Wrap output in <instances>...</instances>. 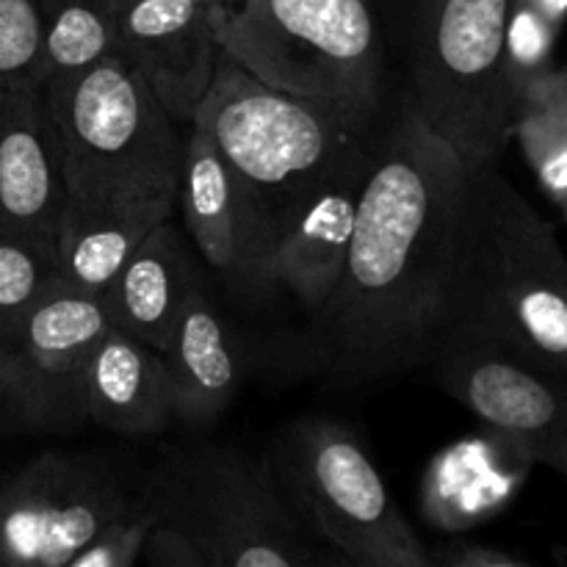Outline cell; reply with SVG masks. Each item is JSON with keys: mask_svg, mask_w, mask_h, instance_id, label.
<instances>
[{"mask_svg": "<svg viewBox=\"0 0 567 567\" xmlns=\"http://www.w3.org/2000/svg\"><path fill=\"white\" fill-rule=\"evenodd\" d=\"M460 194L463 158L404 100L377 136L341 277L313 310L310 343L327 374L369 382L430 363Z\"/></svg>", "mask_w": 567, "mask_h": 567, "instance_id": "cell-1", "label": "cell"}, {"mask_svg": "<svg viewBox=\"0 0 567 567\" xmlns=\"http://www.w3.org/2000/svg\"><path fill=\"white\" fill-rule=\"evenodd\" d=\"M446 338L496 343L567 371V255L498 161H463L443 297Z\"/></svg>", "mask_w": 567, "mask_h": 567, "instance_id": "cell-2", "label": "cell"}, {"mask_svg": "<svg viewBox=\"0 0 567 567\" xmlns=\"http://www.w3.org/2000/svg\"><path fill=\"white\" fill-rule=\"evenodd\" d=\"M192 125L214 138L249 188L271 244L291 210L338 166L369 150L382 127L369 111L269 86L221 50Z\"/></svg>", "mask_w": 567, "mask_h": 567, "instance_id": "cell-3", "label": "cell"}, {"mask_svg": "<svg viewBox=\"0 0 567 567\" xmlns=\"http://www.w3.org/2000/svg\"><path fill=\"white\" fill-rule=\"evenodd\" d=\"M144 498L155 524L181 532L208 567L324 563L266 454L216 443L175 449L147 465Z\"/></svg>", "mask_w": 567, "mask_h": 567, "instance_id": "cell-4", "label": "cell"}, {"mask_svg": "<svg viewBox=\"0 0 567 567\" xmlns=\"http://www.w3.org/2000/svg\"><path fill=\"white\" fill-rule=\"evenodd\" d=\"M210 31L221 53L269 86L380 111L382 50L365 0H221Z\"/></svg>", "mask_w": 567, "mask_h": 567, "instance_id": "cell-5", "label": "cell"}, {"mask_svg": "<svg viewBox=\"0 0 567 567\" xmlns=\"http://www.w3.org/2000/svg\"><path fill=\"white\" fill-rule=\"evenodd\" d=\"M282 496L316 540L360 567H432L430 548L388 491L360 437L341 421L308 415L271 441Z\"/></svg>", "mask_w": 567, "mask_h": 567, "instance_id": "cell-6", "label": "cell"}, {"mask_svg": "<svg viewBox=\"0 0 567 567\" xmlns=\"http://www.w3.org/2000/svg\"><path fill=\"white\" fill-rule=\"evenodd\" d=\"M44 97L59 122L70 194L177 199L186 142L131 55L114 50L72 81L44 89Z\"/></svg>", "mask_w": 567, "mask_h": 567, "instance_id": "cell-7", "label": "cell"}, {"mask_svg": "<svg viewBox=\"0 0 567 567\" xmlns=\"http://www.w3.org/2000/svg\"><path fill=\"white\" fill-rule=\"evenodd\" d=\"M509 0H424L413 39V109L463 161H498L518 97L504 75Z\"/></svg>", "mask_w": 567, "mask_h": 567, "instance_id": "cell-8", "label": "cell"}, {"mask_svg": "<svg viewBox=\"0 0 567 567\" xmlns=\"http://www.w3.org/2000/svg\"><path fill=\"white\" fill-rule=\"evenodd\" d=\"M144 482L131 452L37 454L0 480V567H70L105 526L150 515Z\"/></svg>", "mask_w": 567, "mask_h": 567, "instance_id": "cell-9", "label": "cell"}, {"mask_svg": "<svg viewBox=\"0 0 567 567\" xmlns=\"http://www.w3.org/2000/svg\"><path fill=\"white\" fill-rule=\"evenodd\" d=\"M426 365L482 424L567 480V371L474 338H446Z\"/></svg>", "mask_w": 567, "mask_h": 567, "instance_id": "cell-10", "label": "cell"}, {"mask_svg": "<svg viewBox=\"0 0 567 567\" xmlns=\"http://www.w3.org/2000/svg\"><path fill=\"white\" fill-rule=\"evenodd\" d=\"M109 327L103 299L66 288H53L25 316L6 352L25 391L33 432L86 424V371Z\"/></svg>", "mask_w": 567, "mask_h": 567, "instance_id": "cell-11", "label": "cell"}, {"mask_svg": "<svg viewBox=\"0 0 567 567\" xmlns=\"http://www.w3.org/2000/svg\"><path fill=\"white\" fill-rule=\"evenodd\" d=\"M177 199L188 238L210 269L230 282L269 288L266 264L271 238L264 216L241 177L199 125H192L183 147Z\"/></svg>", "mask_w": 567, "mask_h": 567, "instance_id": "cell-12", "label": "cell"}, {"mask_svg": "<svg viewBox=\"0 0 567 567\" xmlns=\"http://www.w3.org/2000/svg\"><path fill=\"white\" fill-rule=\"evenodd\" d=\"M374 144L321 181L282 221L271 244L266 280L288 288L310 313L330 297L343 271Z\"/></svg>", "mask_w": 567, "mask_h": 567, "instance_id": "cell-13", "label": "cell"}, {"mask_svg": "<svg viewBox=\"0 0 567 567\" xmlns=\"http://www.w3.org/2000/svg\"><path fill=\"white\" fill-rule=\"evenodd\" d=\"M120 50L131 55L177 122L192 125L219 44L203 0H116Z\"/></svg>", "mask_w": 567, "mask_h": 567, "instance_id": "cell-14", "label": "cell"}, {"mask_svg": "<svg viewBox=\"0 0 567 567\" xmlns=\"http://www.w3.org/2000/svg\"><path fill=\"white\" fill-rule=\"evenodd\" d=\"M66 199L64 144L44 92L0 94V227L55 236Z\"/></svg>", "mask_w": 567, "mask_h": 567, "instance_id": "cell-15", "label": "cell"}, {"mask_svg": "<svg viewBox=\"0 0 567 567\" xmlns=\"http://www.w3.org/2000/svg\"><path fill=\"white\" fill-rule=\"evenodd\" d=\"M177 199L144 192L70 194L59 233V288L103 297L116 271Z\"/></svg>", "mask_w": 567, "mask_h": 567, "instance_id": "cell-16", "label": "cell"}, {"mask_svg": "<svg viewBox=\"0 0 567 567\" xmlns=\"http://www.w3.org/2000/svg\"><path fill=\"white\" fill-rule=\"evenodd\" d=\"M532 468V457L504 432L485 430L441 449L421 476V513L432 529H474L502 513Z\"/></svg>", "mask_w": 567, "mask_h": 567, "instance_id": "cell-17", "label": "cell"}, {"mask_svg": "<svg viewBox=\"0 0 567 567\" xmlns=\"http://www.w3.org/2000/svg\"><path fill=\"white\" fill-rule=\"evenodd\" d=\"M197 280L186 241L169 216L144 236L100 299L111 327L164 352Z\"/></svg>", "mask_w": 567, "mask_h": 567, "instance_id": "cell-18", "label": "cell"}, {"mask_svg": "<svg viewBox=\"0 0 567 567\" xmlns=\"http://www.w3.org/2000/svg\"><path fill=\"white\" fill-rule=\"evenodd\" d=\"M175 421L208 426L227 410L241 385L236 338L203 280L188 293L164 352Z\"/></svg>", "mask_w": 567, "mask_h": 567, "instance_id": "cell-19", "label": "cell"}, {"mask_svg": "<svg viewBox=\"0 0 567 567\" xmlns=\"http://www.w3.org/2000/svg\"><path fill=\"white\" fill-rule=\"evenodd\" d=\"M83 410L89 424L127 437L158 435L175 421L164 354L109 327L86 371Z\"/></svg>", "mask_w": 567, "mask_h": 567, "instance_id": "cell-20", "label": "cell"}, {"mask_svg": "<svg viewBox=\"0 0 567 567\" xmlns=\"http://www.w3.org/2000/svg\"><path fill=\"white\" fill-rule=\"evenodd\" d=\"M120 50L116 0H42L39 89H53Z\"/></svg>", "mask_w": 567, "mask_h": 567, "instance_id": "cell-21", "label": "cell"}, {"mask_svg": "<svg viewBox=\"0 0 567 567\" xmlns=\"http://www.w3.org/2000/svg\"><path fill=\"white\" fill-rule=\"evenodd\" d=\"M59 288L55 236L0 227V347L9 349L25 316Z\"/></svg>", "mask_w": 567, "mask_h": 567, "instance_id": "cell-22", "label": "cell"}, {"mask_svg": "<svg viewBox=\"0 0 567 567\" xmlns=\"http://www.w3.org/2000/svg\"><path fill=\"white\" fill-rule=\"evenodd\" d=\"M559 33L563 28L548 22L535 9L520 0H509L507 28H504V75L518 97V109L524 89L554 66Z\"/></svg>", "mask_w": 567, "mask_h": 567, "instance_id": "cell-23", "label": "cell"}, {"mask_svg": "<svg viewBox=\"0 0 567 567\" xmlns=\"http://www.w3.org/2000/svg\"><path fill=\"white\" fill-rule=\"evenodd\" d=\"M42 0H0V94L39 89Z\"/></svg>", "mask_w": 567, "mask_h": 567, "instance_id": "cell-24", "label": "cell"}, {"mask_svg": "<svg viewBox=\"0 0 567 567\" xmlns=\"http://www.w3.org/2000/svg\"><path fill=\"white\" fill-rule=\"evenodd\" d=\"M513 138H518L532 172L540 181L543 192L559 205H567V131L557 120L532 105H520L513 125Z\"/></svg>", "mask_w": 567, "mask_h": 567, "instance_id": "cell-25", "label": "cell"}, {"mask_svg": "<svg viewBox=\"0 0 567 567\" xmlns=\"http://www.w3.org/2000/svg\"><path fill=\"white\" fill-rule=\"evenodd\" d=\"M155 520L150 515H131L105 526L70 567H133L138 563Z\"/></svg>", "mask_w": 567, "mask_h": 567, "instance_id": "cell-26", "label": "cell"}, {"mask_svg": "<svg viewBox=\"0 0 567 567\" xmlns=\"http://www.w3.org/2000/svg\"><path fill=\"white\" fill-rule=\"evenodd\" d=\"M432 567H529L535 565L529 557L507 551V548L487 546V543L452 540L430 551Z\"/></svg>", "mask_w": 567, "mask_h": 567, "instance_id": "cell-27", "label": "cell"}, {"mask_svg": "<svg viewBox=\"0 0 567 567\" xmlns=\"http://www.w3.org/2000/svg\"><path fill=\"white\" fill-rule=\"evenodd\" d=\"M17 432H33V419L11 354L0 347V437Z\"/></svg>", "mask_w": 567, "mask_h": 567, "instance_id": "cell-28", "label": "cell"}, {"mask_svg": "<svg viewBox=\"0 0 567 567\" xmlns=\"http://www.w3.org/2000/svg\"><path fill=\"white\" fill-rule=\"evenodd\" d=\"M138 563L150 567H208L203 554L181 532L164 524H155L150 529V537L144 543V551L138 557Z\"/></svg>", "mask_w": 567, "mask_h": 567, "instance_id": "cell-29", "label": "cell"}, {"mask_svg": "<svg viewBox=\"0 0 567 567\" xmlns=\"http://www.w3.org/2000/svg\"><path fill=\"white\" fill-rule=\"evenodd\" d=\"M520 105L543 111L567 131V66H551L520 94Z\"/></svg>", "mask_w": 567, "mask_h": 567, "instance_id": "cell-30", "label": "cell"}, {"mask_svg": "<svg viewBox=\"0 0 567 567\" xmlns=\"http://www.w3.org/2000/svg\"><path fill=\"white\" fill-rule=\"evenodd\" d=\"M520 3H526L529 9H535L537 14L546 17L548 22H554L557 28L565 25L567 20V0H520Z\"/></svg>", "mask_w": 567, "mask_h": 567, "instance_id": "cell-31", "label": "cell"}, {"mask_svg": "<svg viewBox=\"0 0 567 567\" xmlns=\"http://www.w3.org/2000/svg\"><path fill=\"white\" fill-rule=\"evenodd\" d=\"M203 3H205V6H210V9H214V6H216V3H221V0H203Z\"/></svg>", "mask_w": 567, "mask_h": 567, "instance_id": "cell-32", "label": "cell"}, {"mask_svg": "<svg viewBox=\"0 0 567 567\" xmlns=\"http://www.w3.org/2000/svg\"><path fill=\"white\" fill-rule=\"evenodd\" d=\"M563 214H565V216H567V205H565V208H563Z\"/></svg>", "mask_w": 567, "mask_h": 567, "instance_id": "cell-33", "label": "cell"}]
</instances>
